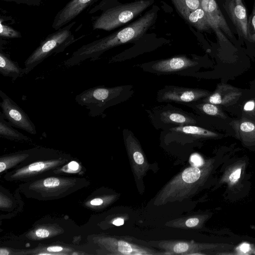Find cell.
Here are the masks:
<instances>
[{
    "mask_svg": "<svg viewBox=\"0 0 255 255\" xmlns=\"http://www.w3.org/2000/svg\"><path fill=\"white\" fill-rule=\"evenodd\" d=\"M62 248L59 246L50 247L47 248V251L50 252H58L62 250Z\"/></svg>",
    "mask_w": 255,
    "mask_h": 255,
    "instance_id": "34",
    "label": "cell"
},
{
    "mask_svg": "<svg viewBox=\"0 0 255 255\" xmlns=\"http://www.w3.org/2000/svg\"><path fill=\"white\" fill-rule=\"evenodd\" d=\"M146 112L150 122L156 129L163 130L198 124L197 118L194 115L169 104L155 107Z\"/></svg>",
    "mask_w": 255,
    "mask_h": 255,
    "instance_id": "6",
    "label": "cell"
},
{
    "mask_svg": "<svg viewBox=\"0 0 255 255\" xmlns=\"http://www.w3.org/2000/svg\"><path fill=\"white\" fill-rule=\"evenodd\" d=\"M124 143L134 176L140 179L149 168L141 145L134 134L129 129L123 131Z\"/></svg>",
    "mask_w": 255,
    "mask_h": 255,
    "instance_id": "11",
    "label": "cell"
},
{
    "mask_svg": "<svg viewBox=\"0 0 255 255\" xmlns=\"http://www.w3.org/2000/svg\"><path fill=\"white\" fill-rule=\"evenodd\" d=\"M95 0H70L55 15L52 28L57 30L68 24Z\"/></svg>",
    "mask_w": 255,
    "mask_h": 255,
    "instance_id": "13",
    "label": "cell"
},
{
    "mask_svg": "<svg viewBox=\"0 0 255 255\" xmlns=\"http://www.w3.org/2000/svg\"><path fill=\"white\" fill-rule=\"evenodd\" d=\"M200 6L205 12L211 28L215 31L220 41L226 40L222 32L232 37L233 34L226 19L215 0H200Z\"/></svg>",
    "mask_w": 255,
    "mask_h": 255,
    "instance_id": "12",
    "label": "cell"
},
{
    "mask_svg": "<svg viewBox=\"0 0 255 255\" xmlns=\"http://www.w3.org/2000/svg\"><path fill=\"white\" fill-rule=\"evenodd\" d=\"M0 135L1 137L11 139H26L27 137L17 129L5 120L1 112L0 113Z\"/></svg>",
    "mask_w": 255,
    "mask_h": 255,
    "instance_id": "22",
    "label": "cell"
},
{
    "mask_svg": "<svg viewBox=\"0 0 255 255\" xmlns=\"http://www.w3.org/2000/svg\"><path fill=\"white\" fill-rule=\"evenodd\" d=\"M0 36L5 38H14L21 37V33L13 28L0 22Z\"/></svg>",
    "mask_w": 255,
    "mask_h": 255,
    "instance_id": "24",
    "label": "cell"
},
{
    "mask_svg": "<svg viewBox=\"0 0 255 255\" xmlns=\"http://www.w3.org/2000/svg\"><path fill=\"white\" fill-rule=\"evenodd\" d=\"M238 137L246 145H255V122L241 120L235 124Z\"/></svg>",
    "mask_w": 255,
    "mask_h": 255,
    "instance_id": "18",
    "label": "cell"
},
{
    "mask_svg": "<svg viewBox=\"0 0 255 255\" xmlns=\"http://www.w3.org/2000/svg\"><path fill=\"white\" fill-rule=\"evenodd\" d=\"M5 1L13 2L19 4H24L28 5L38 6L42 0H2Z\"/></svg>",
    "mask_w": 255,
    "mask_h": 255,
    "instance_id": "26",
    "label": "cell"
},
{
    "mask_svg": "<svg viewBox=\"0 0 255 255\" xmlns=\"http://www.w3.org/2000/svg\"><path fill=\"white\" fill-rule=\"evenodd\" d=\"M124 219L120 217L115 219L112 223L115 226H120L123 225L124 224Z\"/></svg>",
    "mask_w": 255,
    "mask_h": 255,
    "instance_id": "33",
    "label": "cell"
},
{
    "mask_svg": "<svg viewBox=\"0 0 255 255\" xmlns=\"http://www.w3.org/2000/svg\"><path fill=\"white\" fill-rule=\"evenodd\" d=\"M91 204L94 206H98L103 203V201L100 198H96L92 200L91 202Z\"/></svg>",
    "mask_w": 255,
    "mask_h": 255,
    "instance_id": "35",
    "label": "cell"
},
{
    "mask_svg": "<svg viewBox=\"0 0 255 255\" xmlns=\"http://www.w3.org/2000/svg\"><path fill=\"white\" fill-rule=\"evenodd\" d=\"M177 11L184 18L200 7V0H171Z\"/></svg>",
    "mask_w": 255,
    "mask_h": 255,
    "instance_id": "23",
    "label": "cell"
},
{
    "mask_svg": "<svg viewBox=\"0 0 255 255\" xmlns=\"http://www.w3.org/2000/svg\"><path fill=\"white\" fill-rule=\"evenodd\" d=\"M245 167V163L239 161L229 167L221 178V182L226 183L229 187L234 186L239 182Z\"/></svg>",
    "mask_w": 255,
    "mask_h": 255,
    "instance_id": "20",
    "label": "cell"
},
{
    "mask_svg": "<svg viewBox=\"0 0 255 255\" xmlns=\"http://www.w3.org/2000/svg\"><path fill=\"white\" fill-rule=\"evenodd\" d=\"M68 166L70 169L73 170H76L79 168V164L75 161H72L69 163Z\"/></svg>",
    "mask_w": 255,
    "mask_h": 255,
    "instance_id": "36",
    "label": "cell"
},
{
    "mask_svg": "<svg viewBox=\"0 0 255 255\" xmlns=\"http://www.w3.org/2000/svg\"><path fill=\"white\" fill-rule=\"evenodd\" d=\"M44 164L42 162L33 163L28 166L30 171H39L44 167Z\"/></svg>",
    "mask_w": 255,
    "mask_h": 255,
    "instance_id": "30",
    "label": "cell"
},
{
    "mask_svg": "<svg viewBox=\"0 0 255 255\" xmlns=\"http://www.w3.org/2000/svg\"><path fill=\"white\" fill-rule=\"evenodd\" d=\"M184 18L199 30L206 31L211 28L209 19L201 6L189 13Z\"/></svg>",
    "mask_w": 255,
    "mask_h": 255,
    "instance_id": "19",
    "label": "cell"
},
{
    "mask_svg": "<svg viewBox=\"0 0 255 255\" xmlns=\"http://www.w3.org/2000/svg\"><path fill=\"white\" fill-rule=\"evenodd\" d=\"M211 94L207 90L175 85H166L157 93L158 102H174L185 105L201 100Z\"/></svg>",
    "mask_w": 255,
    "mask_h": 255,
    "instance_id": "10",
    "label": "cell"
},
{
    "mask_svg": "<svg viewBox=\"0 0 255 255\" xmlns=\"http://www.w3.org/2000/svg\"><path fill=\"white\" fill-rule=\"evenodd\" d=\"M242 95L240 89L229 84L222 83L218 85L215 91L202 99V101L217 105L229 106L237 102Z\"/></svg>",
    "mask_w": 255,
    "mask_h": 255,
    "instance_id": "15",
    "label": "cell"
},
{
    "mask_svg": "<svg viewBox=\"0 0 255 255\" xmlns=\"http://www.w3.org/2000/svg\"><path fill=\"white\" fill-rule=\"evenodd\" d=\"M0 103L3 118L13 127L22 129L31 134L37 133L36 127L28 115L12 99L0 90Z\"/></svg>",
    "mask_w": 255,
    "mask_h": 255,
    "instance_id": "9",
    "label": "cell"
},
{
    "mask_svg": "<svg viewBox=\"0 0 255 255\" xmlns=\"http://www.w3.org/2000/svg\"><path fill=\"white\" fill-rule=\"evenodd\" d=\"M206 219V216H192L170 221L169 223L167 224L170 227L176 228H197L201 227Z\"/></svg>",
    "mask_w": 255,
    "mask_h": 255,
    "instance_id": "21",
    "label": "cell"
},
{
    "mask_svg": "<svg viewBox=\"0 0 255 255\" xmlns=\"http://www.w3.org/2000/svg\"><path fill=\"white\" fill-rule=\"evenodd\" d=\"M8 252L5 250V249H1L0 250V255H8Z\"/></svg>",
    "mask_w": 255,
    "mask_h": 255,
    "instance_id": "38",
    "label": "cell"
},
{
    "mask_svg": "<svg viewBox=\"0 0 255 255\" xmlns=\"http://www.w3.org/2000/svg\"><path fill=\"white\" fill-rule=\"evenodd\" d=\"M213 168V161L206 160L201 166L184 169L171 179L159 191L153 204L160 206L191 198L205 183Z\"/></svg>",
    "mask_w": 255,
    "mask_h": 255,
    "instance_id": "2",
    "label": "cell"
},
{
    "mask_svg": "<svg viewBox=\"0 0 255 255\" xmlns=\"http://www.w3.org/2000/svg\"><path fill=\"white\" fill-rule=\"evenodd\" d=\"M6 167L5 164L3 162H0V172L3 171Z\"/></svg>",
    "mask_w": 255,
    "mask_h": 255,
    "instance_id": "37",
    "label": "cell"
},
{
    "mask_svg": "<svg viewBox=\"0 0 255 255\" xmlns=\"http://www.w3.org/2000/svg\"><path fill=\"white\" fill-rule=\"evenodd\" d=\"M198 62L185 55L151 61L138 65L143 71L156 74H183L192 70Z\"/></svg>",
    "mask_w": 255,
    "mask_h": 255,
    "instance_id": "8",
    "label": "cell"
},
{
    "mask_svg": "<svg viewBox=\"0 0 255 255\" xmlns=\"http://www.w3.org/2000/svg\"><path fill=\"white\" fill-rule=\"evenodd\" d=\"M238 254H249L252 251L251 246L248 243H243L240 245L236 249Z\"/></svg>",
    "mask_w": 255,
    "mask_h": 255,
    "instance_id": "28",
    "label": "cell"
},
{
    "mask_svg": "<svg viewBox=\"0 0 255 255\" xmlns=\"http://www.w3.org/2000/svg\"><path fill=\"white\" fill-rule=\"evenodd\" d=\"M60 181L54 177L48 178L44 180L43 184L46 187H56L59 185Z\"/></svg>",
    "mask_w": 255,
    "mask_h": 255,
    "instance_id": "29",
    "label": "cell"
},
{
    "mask_svg": "<svg viewBox=\"0 0 255 255\" xmlns=\"http://www.w3.org/2000/svg\"><path fill=\"white\" fill-rule=\"evenodd\" d=\"M152 242L166 255H204L202 252H222L233 248L228 244H204L194 241L162 240Z\"/></svg>",
    "mask_w": 255,
    "mask_h": 255,
    "instance_id": "7",
    "label": "cell"
},
{
    "mask_svg": "<svg viewBox=\"0 0 255 255\" xmlns=\"http://www.w3.org/2000/svg\"><path fill=\"white\" fill-rule=\"evenodd\" d=\"M190 161L193 166L198 167L203 165L205 162V160H204L200 155L197 153L194 154L191 156Z\"/></svg>",
    "mask_w": 255,
    "mask_h": 255,
    "instance_id": "27",
    "label": "cell"
},
{
    "mask_svg": "<svg viewBox=\"0 0 255 255\" xmlns=\"http://www.w3.org/2000/svg\"><path fill=\"white\" fill-rule=\"evenodd\" d=\"M163 131L166 135L173 136L178 139H187L194 140L201 138H215L218 134L212 131L199 127L197 125H186L171 128Z\"/></svg>",
    "mask_w": 255,
    "mask_h": 255,
    "instance_id": "16",
    "label": "cell"
},
{
    "mask_svg": "<svg viewBox=\"0 0 255 255\" xmlns=\"http://www.w3.org/2000/svg\"><path fill=\"white\" fill-rule=\"evenodd\" d=\"M237 2H239V1H242V0H236Z\"/></svg>",
    "mask_w": 255,
    "mask_h": 255,
    "instance_id": "39",
    "label": "cell"
},
{
    "mask_svg": "<svg viewBox=\"0 0 255 255\" xmlns=\"http://www.w3.org/2000/svg\"><path fill=\"white\" fill-rule=\"evenodd\" d=\"M134 92L133 86L121 85L112 87L98 86L85 90L75 97L76 102L89 110L88 115L97 117L109 107L130 99Z\"/></svg>",
    "mask_w": 255,
    "mask_h": 255,
    "instance_id": "3",
    "label": "cell"
},
{
    "mask_svg": "<svg viewBox=\"0 0 255 255\" xmlns=\"http://www.w3.org/2000/svg\"><path fill=\"white\" fill-rule=\"evenodd\" d=\"M35 234L37 237L42 238L47 237L49 235V231L43 229H38L36 231Z\"/></svg>",
    "mask_w": 255,
    "mask_h": 255,
    "instance_id": "32",
    "label": "cell"
},
{
    "mask_svg": "<svg viewBox=\"0 0 255 255\" xmlns=\"http://www.w3.org/2000/svg\"><path fill=\"white\" fill-rule=\"evenodd\" d=\"M248 40L255 42V2L252 12L248 19Z\"/></svg>",
    "mask_w": 255,
    "mask_h": 255,
    "instance_id": "25",
    "label": "cell"
},
{
    "mask_svg": "<svg viewBox=\"0 0 255 255\" xmlns=\"http://www.w3.org/2000/svg\"><path fill=\"white\" fill-rule=\"evenodd\" d=\"M0 72L3 76L10 77L14 82L25 74V70L12 60L8 54L0 50Z\"/></svg>",
    "mask_w": 255,
    "mask_h": 255,
    "instance_id": "17",
    "label": "cell"
},
{
    "mask_svg": "<svg viewBox=\"0 0 255 255\" xmlns=\"http://www.w3.org/2000/svg\"><path fill=\"white\" fill-rule=\"evenodd\" d=\"M154 1L139 0L110 8L96 18L93 23V28L111 31L118 28L141 13Z\"/></svg>",
    "mask_w": 255,
    "mask_h": 255,
    "instance_id": "5",
    "label": "cell"
},
{
    "mask_svg": "<svg viewBox=\"0 0 255 255\" xmlns=\"http://www.w3.org/2000/svg\"><path fill=\"white\" fill-rule=\"evenodd\" d=\"M158 7L154 6L137 20L106 37L83 45L64 61L68 67L76 66L89 59L94 61L105 51L117 46L140 38L153 24Z\"/></svg>",
    "mask_w": 255,
    "mask_h": 255,
    "instance_id": "1",
    "label": "cell"
},
{
    "mask_svg": "<svg viewBox=\"0 0 255 255\" xmlns=\"http://www.w3.org/2000/svg\"><path fill=\"white\" fill-rule=\"evenodd\" d=\"M75 21L68 23L48 35L24 62L25 74L53 54L62 52L75 41L71 29Z\"/></svg>",
    "mask_w": 255,
    "mask_h": 255,
    "instance_id": "4",
    "label": "cell"
},
{
    "mask_svg": "<svg viewBox=\"0 0 255 255\" xmlns=\"http://www.w3.org/2000/svg\"><path fill=\"white\" fill-rule=\"evenodd\" d=\"M255 108V102L254 100L248 101L244 105V110L246 112L254 111Z\"/></svg>",
    "mask_w": 255,
    "mask_h": 255,
    "instance_id": "31",
    "label": "cell"
},
{
    "mask_svg": "<svg viewBox=\"0 0 255 255\" xmlns=\"http://www.w3.org/2000/svg\"><path fill=\"white\" fill-rule=\"evenodd\" d=\"M223 6L239 35L248 39L247 13L242 0H225Z\"/></svg>",
    "mask_w": 255,
    "mask_h": 255,
    "instance_id": "14",
    "label": "cell"
}]
</instances>
